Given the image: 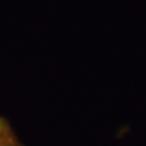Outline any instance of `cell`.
Here are the masks:
<instances>
[{
	"instance_id": "1",
	"label": "cell",
	"mask_w": 146,
	"mask_h": 146,
	"mask_svg": "<svg viewBox=\"0 0 146 146\" xmlns=\"http://www.w3.org/2000/svg\"><path fill=\"white\" fill-rule=\"evenodd\" d=\"M0 146H23L8 120L0 116Z\"/></svg>"
}]
</instances>
